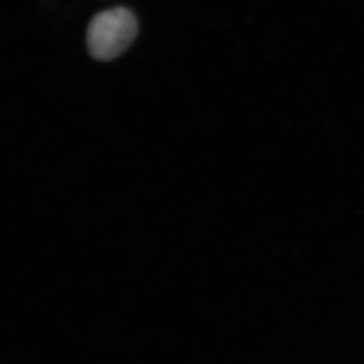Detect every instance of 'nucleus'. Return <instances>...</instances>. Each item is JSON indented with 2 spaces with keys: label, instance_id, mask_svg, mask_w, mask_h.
Segmentation results:
<instances>
[{
  "label": "nucleus",
  "instance_id": "obj_1",
  "mask_svg": "<svg viewBox=\"0 0 364 364\" xmlns=\"http://www.w3.org/2000/svg\"><path fill=\"white\" fill-rule=\"evenodd\" d=\"M137 30L134 14L124 7L97 14L87 28L90 53L100 60L116 58L130 46Z\"/></svg>",
  "mask_w": 364,
  "mask_h": 364
}]
</instances>
